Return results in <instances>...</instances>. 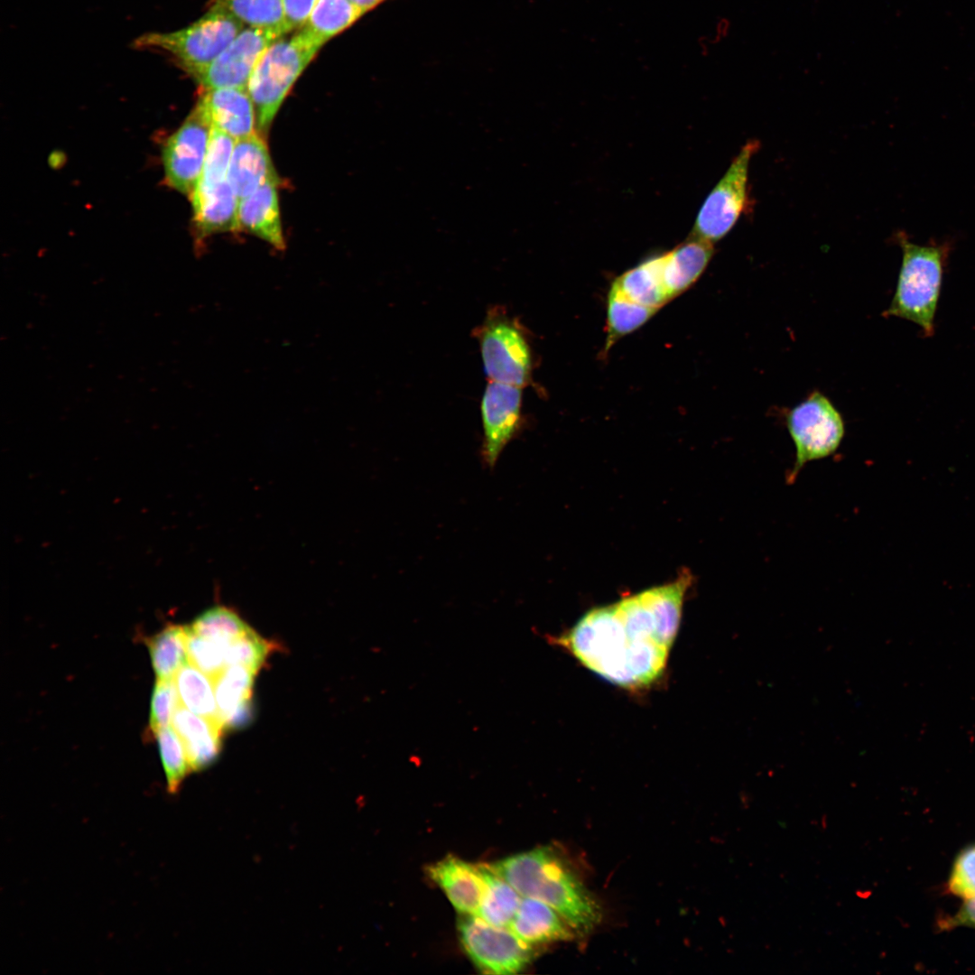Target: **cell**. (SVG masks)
Here are the masks:
<instances>
[{
  "label": "cell",
  "mask_w": 975,
  "mask_h": 975,
  "mask_svg": "<svg viewBox=\"0 0 975 975\" xmlns=\"http://www.w3.org/2000/svg\"><path fill=\"white\" fill-rule=\"evenodd\" d=\"M363 14L365 13L349 0H318L302 28L325 44Z\"/></svg>",
  "instance_id": "4316f807"
},
{
  "label": "cell",
  "mask_w": 975,
  "mask_h": 975,
  "mask_svg": "<svg viewBox=\"0 0 975 975\" xmlns=\"http://www.w3.org/2000/svg\"><path fill=\"white\" fill-rule=\"evenodd\" d=\"M195 634L228 645L250 627L231 609L213 607L188 626Z\"/></svg>",
  "instance_id": "f1b7e54d"
},
{
  "label": "cell",
  "mask_w": 975,
  "mask_h": 975,
  "mask_svg": "<svg viewBox=\"0 0 975 975\" xmlns=\"http://www.w3.org/2000/svg\"><path fill=\"white\" fill-rule=\"evenodd\" d=\"M522 387L489 381L480 403L483 427L481 456L493 468L504 448L520 430Z\"/></svg>",
  "instance_id": "7c38bea8"
},
{
  "label": "cell",
  "mask_w": 975,
  "mask_h": 975,
  "mask_svg": "<svg viewBox=\"0 0 975 975\" xmlns=\"http://www.w3.org/2000/svg\"><path fill=\"white\" fill-rule=\"evenodd\" d=\"M164 769L167 791L176 794L189 772H190L182 740L172 726H166L154 735Z\"/></svg>",
  "instance_id": "f546056e"
},
{
  "label": "cell",
  "mask_w": 975,
  "mask_h": 975,
  "mask_svg": "<svg viewBox=\"0 0 975 975\" xmlns=\"http://www.w3.org/2000/svg\"><path fill=\"white\" fill-rule=\"evenodd\" d=\"M786 426L795 447L794 464L786 477L788 484L794 482L806 463L832 455L845 434L841 414L819 391L788 412Z\"/></svg>",
  "instance_id": "52a82bcc"
},
{
  "label": "cell",
  "mask_w": 975,
  "mask_h": 975,
  "mask_svg": "<svg viewBox=\"0 0 975 975\" xmlns=\"http://www.w3.org/2000/svg\"><path fill=\"white\" fill-rule=\"evenodd\" d=\"M947 890L964 899L975 897V844L963 849L955 858Z\"/></svg>",
  "instance_id": "836d02e7"
},
{
  "label": "cell",
  "mask_w": 975,
  "mask_h": 975,
  "mask_svg": "<svg viewBox=\"0 0 975 975\" xmlns=\"http://www.w3.org/2000/svg\"><path fill=\"white\" fill-rule=\"evenodd\" d=\"M937 924L942 931L960 926L975 928V897L965 899L955 914L940 918Z\"/></svg>",
  "instance_id": "d590c367"
},
{
  "label": "cell",
  "mask_w": 975,
  "mask_h": 975,
  "mask_svg": "<svg viewBox=\"0 0 975 975\" xmlns=\"http://www.w3.org/2000/svg\"><path fill=\"white\" fill-rule=\"evenodd\" d=\"M256 673L240 664L225 666L213 676L219 721L224 728H238L251 717L250 697Z\"/></svg>",
  "instance_id": "d6986e66"
},
{
  "label": "cell",
  "mask_w": 975,
  "mask_h": 975,
  "mask_svg": "<svg viewBox=\"0 0 975 975\" xmlns=\"http://www.w3.org/2000/svg\"><path fill=\"white\" fill-rule=\"evenodd\" d=\"M613 283L630 299L657 310L671 300L663 278L662 255L645 260Z\"/></svg>",
  "instance_id": "7402d4cb"
},
{
  "label": "cell",
  "mask_w": 975,
  "mask_h": 975,
  "mask_svg": "<svg viewBox=\"0 0 975 975\" xmlns=\"http://www.w3.org/2000/svg\"><path fill=\"white\" fill-rule=\"evenodd\" d=\"M508 927L522 941L532 946L570 940L574 937L575 932L556 910L528 896H523Z\"/></svg>",
  "instance_id": "44dd1931"
},
{
  "label": "cell",
  "mask_w": 975,
  "mask_h": 975,
  "mask_svg": "<svg viewBox=\"0 0 975 975\" xmlns=\"http://www.w3.org/2000/svg\"><path fill=\"white\" fill-rule=\"evenodd\" d=\"M185 627L189 662L211 677L215 676L227 666V645L199 636L193 633L188 626Z\"/></svg>",
  "instance_id": "4dcf8cb0"
},
{
  "label": "cell",
  "mask_w": 975,
  "mask_h": 975,
  "mask_svg": "<svg viewBox=\"0 0 975 975\" xmlns=\"http://www.w3.org/2000/svg\"><path fill=\"white\" fill-rule=\"evenodd\" d=\"M457 929L464 952L483 973L515 974L534 957V946L509 927L493 925L476 915H461Z\"/></svg>",
  "instance_id": "9c48e42d"
},
{
  "label": "cell",
  "mask_w": 975,
  "mask_h": 975,
  "mask_svg": "<svg viewBox=\"0 0 975 975\" xmlns=\"http://www.w3.org/2000/svg\"><path fill=\"white\" fill-rule=\"evenodd\" d=\"M484 372L489 381L526 386L532 376L533 358L526 333L506 308L495 305L475 328Z\"/></svg>",
  "instance_id": "8992f818"
},
{
  "label": "cell",
  "mask_w": 975,
  "mask_h": 975,
  "mask_svg": "<svg viewBox=\"0 0 975 975\" xmlns=\"http://www.w3.org/2000/svg\"><path fill=\"white\" fill-rule=\"evenodd\" d=\"M228 181L238 200L269 181H280L264 139L256 133L236 140Z\"/></svg>",
  "instance_id": "9a60e30c"
},
{
  "label": "cell",
  "mask_w": 975,
  "mask_h": 975,
  "mask_svg": "<svg viewBox=\"0 0 975 975\" xmlns=\"http://www.w3.org/2000/svg\"><path fill=\"white\" fill-rule=\"evenodd\" d=\"M692 577L587 612L550 642L606 681L627 690L650 686L664 672Z\"/></svg>",
  "instance_id": "6da1fadb"
},
{
  "label": "cell",
  "mask_w": 975,
  "mask_h": 975,
  "mask_svg": "<svg viewBox=\"0 0 975 975\" xmlns=\"http://www.w3.org/2000/svg\"><path fill=\"white\" fill-rule=\"evenodd\" d=\"M212 131L210 116L199 99L162 152L166 182L190 196L202 172Z\"/></svg>",
  "instance_id": "30bf717a"
},
{
  "label": "cell",
  "mask_w": 975,
  "mask_h": 975,
  "mask_svg": "<svg viewBox=\"0 0 975 975\" xmlns=\"http://www.w3.org/2000/svg\"><path fill=\"white\" fill-rule=\"evenodd\" d=\"M323 44L302 28L290 38L276 40L262 54L247 85L259 133L267 134L288 92Z\"/></svg>",
  "instance_id": "277c9868"
},
{
  "label": "cell",
  "mask_w": 975,
  "mask_h": 975,
  "mask_svg": "<svg viewBox=\"0 0 975 975\" xmlns=\"http://www.w3.org/2000/svg\"><path fill=\"white\" fill-rule=\"evenodd\" d=\"M656 311L657 309L630 299L613 283L607 302L606 349L609 348L619 338L645 323Z\"/></svg>",
  "instance_id": "484cf974"
},
{
  "label": "cell",
  "mask_w": 975,
  "mask_h": 975,
  "mask_svg": "<svg viewBox=\"0 0 975 975\" xmlns=\"http://www.w3.org/2000/svg\"><path fill=\"white\" fill-rule=\"evenodd\" d=\"M317 2L318 0H283L287 32L304 26Z\"/></svg>",
  "instance_id": "e575fe53"
},
{
  "label": "cell",
  "mask_w": 975,
  "mask_h": 975,
  "mask_svg": "<svg viewBox=\"0 0 975 975\" xmlns=\"http://www.w3.org/2000/svg\"><path fill=\"white\" fill-rule=\"evenodd\" d=\"M759 142L748 140L701 205L691 232L712 244L723 238L749 204L748 170Z\"/></svg>",
  "instance_id": "ba28073f"
},
{
  "label": "cell",
  "mask_w": 975,
  "mask_h": 975,
  "mask_svg": "<svg viewBox=\"0 0 975 975\" xmlns=\"http://www.w3.org/2000/svg\"><path fill=\"white\" fill-rule=\"evenodd\" d=\"M279 182L269 181L249 196L239 200L237 218L240 230L258 237L277 250H283L285 242L277 193Z\"/></svg>",
  "instance_id": "e0dca14e"
},
{
  "label": "cell",
  "mask_w": 975,
  "mask_h": 975,
  "mask_svg": "<svg viewBox=\"0 0 975 975\" xmlns=\"http://www.w3.org/2000/svg\"><path fill=\"white\" fill-rule=\"evenodd\" d=\"M153 669L158 679H173L188 660L186 627L170 625L145 639Z\"/></svg>",
  "instance_id": "d4e9b609"
},
{
  "label": "cell",
  "mask_w": 975,
  "mask_h": 975,
  "mask_svg": "<svg viewBox=\"0 0 975 975\" xmlns=\"http://www.w3.org/2000/svg\"><path fill=\"white\" fill-rule=\"evenodd\" d=\"M489 866L522 896L556 910L575 932L589 933L600 923L599 902L552 848L511 855Z\"/></svg>",
  "instance_id": "7a4b0ae2"
},
{
  "label": "cell",
  "mask_w": 975,
  "mask_h": 975,
  "mask_svg": "<svg viewBox=\"0 0 975 975\" xmlns=\"http://www.w3.org/2000/svg\"><path fill=\"white\" fill-rule=\"evenodd\" d=\"M282 37L283 34L273 30L255 27L243 29L210 64L192 78L203 89H247L258 60L274 42Z\"/></svg>",
  "instance_id": "8fae6325"
},
{
  "label": "cell",
  "mask_w": 975,
  "mask_h": 975,
  "mask_svg": "<svg viewBox=\"0 0 975 975\" xmlns=\"http://www.w3.org/2000/svg\"><path fill=\"white\" fill-rule=\"evenodd\" d=\"M173 682L180 705L195 714L219 721L210 675L188 661L176 673Z\"/></svg>",
  "instance_id": "cb8c5ba5"
},
{
  "label": "cell",
  "mask_w": 975,
  "mask_h": 975,
  "mask_svg": "<svg viewBox=\"0 0 975 975\" xmlns=\"http://www.w3.org/2000/svg\"><path fill=\"white\" fill-rule=\"evenodd\" d=\"M895 238L902 249V264L895 294L883 315L912 321L925 337H931L952 244L950 240L915 244L904 231H898Z\"/></svg>",
  "instance_id": "3957f363"
},
{
  "label": "cell",
  "mask_w": 975,
  "mask_h": 975,
  "mask_svg": "<svg viewBox=\"0 0 975 975\" xmlns=\"http://www.w3.org/2000/svg\"><path fill=\"white\" fill-rule=\"evenodd\" d=\"M172 726L182 740L190 771H200L216 760L223 729L219 721L195 714L179 704Z\"/></svg>",
  "instance_id": "ac0fdd59"
},
{
  "label": "cell",
  "mask_w": 975,
  "mask_h": 975,
  "mask_svg": "<svg viewBox=\"0 0 975 975\" xmlns=\"http://www.w3.org/2000/svg\"><path fill=\"white\" fill-rule=\"evenodd\" d=\"M193 219L200 237L239 229L238 198L228 178L200 177L190 194Z\"/></svg>",
  "instance_id": "4fadbf2b"
},
{
  "label": "cell",
  "mask_w": 975,
  "mask_h": 975,
  "mask_svg": "<svg viewBox=\"0 0 975 975\" xmlns=\"http://www.w3.org/2000/svg\"><path fill=\"white\" fill-rule=\"evenodd\" d=\"M205 106L212 126L239 140L255 134L256 116L247 89L220 88L203 89L200 98Z\"/></svg>",
  "instance_id": "2e32d148"
},
{
  "label": "cell",
  "mask_w": 975,
  "mask_h": 975,
  "mask_svg": "<svg viewBox=\"0 0 975 975\" xmlns=\"http://www.w3.org/2000/svg\"><path fill=\"white\" fill-rule=\"evenodd\" d=\"M713 254L712 243L692 234L673 249L662 254L663 278L671 299L699 279Z\"/></svg>",
  "instance_id": "ffe728a7"
},
{
  "label": "cell",
  "mask_w": 975,
  "mask_h": 975,
  "mask_svg": "<svg viewBox=\"0 0 975 975\" xmlns=\"http://www.w3.org/2000/svg\"><path fill=\"white\" fill-rule=\"evenodd\" d=\"M244 23L219 5L190 25L172 32H149L138 36V50L168 54L191 77L210 64L243 30Z\"/></svg>",
  "instance_id": "5b68a950"
},
{
  "label": "cell",
  "mask_w": 975,
  "mask_h": 975,
  "mask_svg": "<svg viewBox=\"0 0 975 975\" xmlns=\"http://www.w3.org/2000/svg\"><path fill=\"white\" fill-rule=\"evenodd\" d=\"M426 871L460 915H477L484 889L478 865L450 855L428 866Z\"/></svg>",
  "instance_id": "5bb4252c"
},
{
  "label": "cell",
  "mask_w": 975,
  "mask_h": 975,
  "mask_svg": "<svg viewBox=\"0 0 975 975\" xmlns=\"http://www.w3.org/2000/svg\"><path fill=\"white\" fill-rule=\"evenodd\" d=\"M269 651V643L250 627L227 645L226 664L244 665L256 673Z\"/></svg>",
  "instance_id": "1f68e13d"
},
{
  "label": "cell",
  "mask_w": 975,
  "mask_h": 975,
  "mask_svg": "<svg viewBox=\"0 0 975 975\" xmlns=\"http://www.w3.org/2000/svg\"><path fill=\"white\" fill-rule=\"evenodd\" d=\"M484 881L480 905L476 915L496 926L508 927L523 896L489 864H479Z\"/></svg>",
  "instance_id": "603a6c76"
},
{
  "label": "cell",
  "mask_w": 975,
  "mask_h": 975,
  "mask_svg": "<svg viewBox=\"0 0 975 975\" xmlns=\"http://www.w3.org/2000/svg\"><path fill=\"white\" fill-rule=\"evenodd\" d=\"M352 4L360 8L365 14L371 9L377 6L385 0H349Z\"/></svg>",
  "instance_id": "8d00e7d4"
},
{
  "label": "cell",
  "mask_w": 975,
  "mask_h": 975,
  "mask_svg": "<svg viewBox=\"0 0 975 975\" xmlns=\"http://www.w3.org/2000/svg\"><path fill=\"white\" fill-rule=\"evenodd\" d=\"M179 704L173 679L156 678L147 729L150 737L154 738L159 729L170 725Z\"/></svg>",
  "instance_id": "d6a6232c"
},
{
  "label": "cell",
  "mask_w": 975,
  "mask_h": 975,
  "mask_svg": "<svg viewBox=\"0 0 975 975\" xmlns=\"http://www.w3.org/2000/svg\"><path fill=\"white\" fill-rule=\"evenodd\" d=\"M249 27L288 33L285 28L283 0H215Z\"/></svg>",
  "instance_id": "83f0119b"
}]
</instances>
